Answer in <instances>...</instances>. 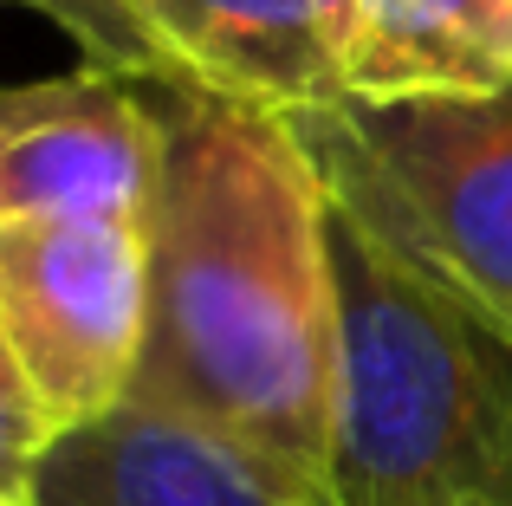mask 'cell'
Wrapping results in <instances>:
<instances>
[{
	"label": "cell",
	"mask_w": 512,
	"mask_h": 506,
	"mask_svg": "<svg viewBox=\"0 0 512 506\" xmlns=\"http://www.w3.org/2000/svg\"><path fill=\"white\" fill-rule=\"evenodd\" d=\"M143 325V221H0V331L52 435L130 403Z\"/></svg>",
	"instance_id": "277c9868"
},
{
	"label": "cell",
	"mask_w": 512,
	"mask_h": 506,
	"mask_svg": "<svg viewBox=\"0 0 512 506\" xmlns=\"http://www.w3.org/2000/svg\"><path fill=\"white\" fill-rule=\"evenodd\" d=\"M46 448H52V422H46V409H39L33 383H26L20 357H13L7 331H0V506L33 500Z\"/></svg>",
	"instance_id": "30bf717a"
},
{
	"label": "cell",
	"mask_w": 512,
	"mask_h": 506,
	"mask_svg": "<svg viewBox=\"0 0 512 506\" xmlns=\"http://www.w3.org/2000/svg\"><path fill=\"white\" fill-rule=\"evenodd\" d=\"M156 163L143 78L78 65L0 91V221H143Z\"/></svg>",
	"instance_id": "5b68a950"
},
{
	"label": "cell",
	"mask_w": 512,
	"mask_h": 506,
	"mask_svg": "<svg viewBox=\"0 0 512 506\" xmlns=\"http://www.w3.org/2000/svg\"><path fill=\"white\" fill-rule=\"evenodd\" d=\"M13 7H33L52 26H65L72 46L85 52V65H111V72H130V78L169 72V59L150 39L137 0H13Z\"/></svg>",
	"instance_id": "9c48e42d"
},
{
	"label": "cell",
	"mask_w": 512,
	"mask_h": 506,
	"mask_svg": "<svg viewBox=\"0 0 512 506\" xmlns=\"http://www.w3.org/2000/svg\"><path fill=\"white\" fill-rule=\"evenodd\" d=\"M512 85V0H363L350 98H480Z\"/></svg>",
	"instance_id": "ba28073f"
},
{
	"label": "cell",
	"mask_w": 512,
	"mask_h": 506,
	"mask_svg": "<svg viewBox=\"0 0 512 506\" xmlns=\"http://www.w3.org/2000/svg\"><path fill=\"white\" fill-rule=\"evenodd\" d=\"M331 506H512V331L331 202Z\"/></svg>",
	"instance_id": "7a4b0ae2"
},
{
	"label": "cell",
	"mask_w": 512,
	"mask_h": 506,
	"mask_svg": "<svg viewBox=\"0 0 512 506\" xmlns=\"http://www.w3.org/2000/svg\"><path fill=\"white\" fill-rule=\"evenodd\" d=\"M26 506H331L286 494L247 455L156 409H111L104 422L52 435Z\"/></svg>",
	"instance_id": "52a82bcc"
},
{
	"label": "cell",
	"mask_w": 512,
	"mask_h": 506,
	"mask_svg": "<svg viewBox=\"0 0 512 506\" xmlns=\"http://www.w3.org/2000/svg\"><path fill=\"white\" fill-rule=\"evenodd\" d=\"M292 130L357 228L512 331V85L338 98L299 111Z\"/></svg>",
	"instance_id": "3957f363"
},
{
	"label": "cell",
	"mask_w": 512,
	"mask_h": 506,
	"mask_svg": "<svg viewBox=\"0 0 512 506\" xmlns=\"http://www.w3.org/2000/svg\"><path fill=\"white\" fill-rule=\"evenodd\" d=\"M163 163L143 215L150 325L130 403L331 500V195L292 117L150 72Z\"/></svg>",
	"instance_id": "6da1fadb"
},
{
	"label": "cell",
	"mask_w": 512,
	"mask_h": 506,
	"mask_svg": "<svg viewBox=\"0 0 512 506\" xmlns=\"http://www.w3.org/2000/svg\"><path fill=\"white\" fill-rule=\"evenodd\" d=\"M169 72L299 117L350 98L363 0H137Z\"/></svg>",
	"instance_id": "8992f818"
}]
</instances>
